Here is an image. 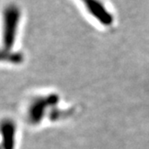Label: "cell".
<instances>
[{"label":"cell","mask_w":149,"mask_h":149,"mask_svg":"<svg viewBox=\"0 0 149 149\" xmlns=\"http://www.w3.org/2000/svg\"><path fill=\"white\" fill-rule=\"evenodd\" d=\"M20 20L19 8L15 6H9L4 12L3 42L6 49H10L15 40L18 23Z\"/></svg>","instance_id":"cell-1"},{"label":"cell","mask_w":149,"mask_h":149,"mask_svg":"<svg viewBox=\"0 0 149 149\" xmlns=\"http://www.w3.org/2000/svg\"><path fill=\"white\" fill-rule=\"evenodd\" d=\"M88 12L104 25H110L113 22L112 15L105 8L99 0H83Z\"/></svg>","instance_id":"cell-2"}]
</instances>
